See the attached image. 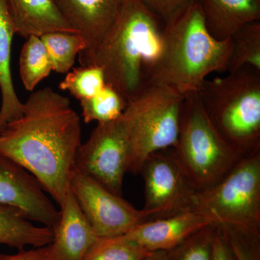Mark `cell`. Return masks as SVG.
Returning <instances> with one entry per match:
<instances>
[{
    "mask_svg": "<svg viewBox=\"0 0 260 260\" xmlns=\"http://www.w3.org/2000/svg\"><path fill=\"white\" fill-rule=\"evenodd\" d=\"M173 150L198 192L217 184L244 157L219 134L198 92L184 96L179 136Z\"/></svg>",
    "mask_w": 260,
    "mask_h": 260,
    "instance_id": "5",
    "label": "cell"
},
{
    "mask_svg": "<svg viewBox=\"0 0 260 260\" xmlns=\"http://www.w3.org/2000/svg\"><path fill=\"white\" fill-rule=\"evenodd\" d=\"M59 206L60 217L53 230L49 260H83L99 237L84 215L70 188Z\"/></svg>",
    "mask_w": 260,
    "mask_h": 260,
    "instance_id": "13",
    "label": "cell"
},
{
    "mask_svg": "<svg viewBox=\"0 0 260 260\" xmlns=\"http://www.w3.org/2000/svg\"><path fill=\"white\" fill-rule=\"evenodd\" d=\"M216 224H210L191 234L167 251L170 260H212Z\"/></svg>",
    "mask_w": 260,
    "mask_h": 260,
    "instance_id": "25",
    "label": "cell"
},
{
    "mask_svg": "<svg viewBox=\"0 0 260 260\" xmlns=\"http://www.w3.org/2000/svg\"><path fill=\"white\" fill-rule=\"evenodd\" d=\"M208 31L225 41L248 24L260 21V0H199Z\"/></svg>",
    "mask_w": 260,
    "mask_h": 260,
    "instance_id": "16",
    "label": "cell"
},
{
    "mask_svg": "<svg viewBox=\"0 0 260 260\" xmlns=\"http://www.w3.org/2000/svg\"><path fill=\"white\" fill-rule=\"evenodd\" d=\"M15 30L5 0H0V131L10 121L21 116L23 103L20 102L12 78L11 49Z\"/></svg>",
    "mask_w": 260,
    "mask_h": 260,
    "instance_id": "17",
    "label": "cell"
},
{
    "mask_svg": "<svg viewBox=\"0 0 260 260\" xmlns=\"http://www.w3.org/2000/svg\"><path fill=\"white\" fill-rule=\"evenodd\" d=\"M198 93L212 124L238 153L260 151V70L245 67L208 78Z\"/></svg>",
    "mask_w": 260,
    "mask_h": 260,
    "instance_id": "4",
    "label": "cell"
},
{
    "mask_svg": "<svg viewBox=\"0 0 260 260\" xmlns=\"http://www.w3.org/2000/svg\"><path fill=\"white\" fill-rule=\"evenodd\" d=\"M184 96L167 85L150 84L121 114L128 143L127 172L139 174L149 155L177 145Z\"/></svg>",
    "mask_w": 260,
    "mask_h": 260,
    "instance_id": "6",
    "label": "cell"
},
{
    "mask_svg": "<svg viewBox=\"0 0 260 260\" xmlns=\"http://www.w3.org/2000/svg\"><path fill=\"white\" fill-rule=\"evenodd\" d=\"M143 2L165 23L199 0H143Z\"/></svg>",
    "mask_w": 260,
    "mask_h": 260,
    "instance_id": "27",
    "label": "cell"
},
{
    "mask_svg": "<svg viewBox=\"0 0 260 260\" xmlns=\"http://www.w3.org/2000/svg\"><path fill=\"white\" fill-rule=\"evenodd\" d=\"M40 39L47 51L53 70L61 74L69 73L77 56L86 49L83 37L76 32H49Z\"/></svg>",
    "mask_w": 260,
    "mask_h": 260,
    "instance_id": "20",
    "label": "cell"
},
{
    "mask_svg": "<svg viewBox=\"0 0 260 260\" xmlns=\"http://www.w3.org/2000/svg\"><path fill=\"white\" fill-rule=\"evenodd\" d=\"M51 70L52 64L40 38H28L19 59V72L25 88L32 91L38 84L49 76Z\"/></svg>",
    "mask_w": 260,
    "mask_h": 260,
    "instance_id": "19",
    "label": "cell"
},
{
    "mask_svg": "<svg viewBox=\"0 0 260 260\" xmlns=\"http://www.w3.org/2000/svg\"><path fill=\"white\" fill-rule=\"evenodd\" d=\"M160 20L143 0H124L112 26L91 49L81 51V66L103 70L106 84L129 103L148 85L161 49Z\"/></svg>",
    "mask_w": 260,
    "mask_h": 260,
    "instance_id": "2",
    "label": "cell"
},
{
    "mask_svg": "<svg viewBox=\"0 0 260 260\" xmlns=\"http://www.w3.org/2000/svg\"><path fill=\"white\" fill-rule=\"evenodd\" d=\"M210 224L216 223L205 214L188 210L167 218L146 220L124 236L150 252L169 251Z\"/></svg>",
    "mask_w": 260,
    "mask_h": 260,
    "instance_id": "12",
    "label": "cell"
},
{
    "mask_svg": "<svg viewBox=\"0 0 260 260\" xmlns=\"http://www.w3.org/2000/svg\"><path fill=\"white\" fill-rule=\"evenodd\" d=\"M68 23L91 49L112 26L124 0H54ZM84 50V51H85Z\"/></svg>",
    "mask_w": 260,
    "mask_h": 260,
    "instance_id": "14",
    "label": "cell"
},
{
    "mask_svg": "<svg viewBox=\"0 0 260 260\" xmlns=\"http://www.w3.org/2000/svg\"><path fill=\"white\" fill-rule=\"evenodd\" d=\"M75 165L77 171L121 196L128 165L127 138L121 116L98 123L88 140L80 145Z\"/></svg>",
    "mask_w": 260,
    "mask_h": 260,
    "instance_id": "9",
    "label": "cell"
},
{
    "mask_svg": "<svg viewBox=\"0 0 260 260\" xmlns=\"http://www.w3.org/2000/svg\"><path fill=\"white\" fill-rule=\"evenodd\" d=\"M104 72L96 66H81L68 73L59 84L61 90H68L81 101L96 95L105 86Z\"/></svg>",
    "mask_w": 260,
    "mask_h": 260,
    "instance_id": "24",
    "label": "cell"
},
{
    "mask_svg": "<svg viewBox=\"0 0 260 260\" xmlns=\"http://www.w3.org/2000/svg\"><path fill=\"white\" fill-rule=\"evenodd\" d=\"M149 253L121 235L99 238L83 260H142Z\"/></svg>",
    "mask_w": 260,
    "mask_h": 260,
    "instance_id": "23",
    "label": "cell"
},
{
    "mask_svg": "<svg viewBox=\"0 0 260 260\" xmlns=\"http://www.w3.org/2000/svg\"><path fill=\"white\" fill-rule=\"evenodd\" d=\"M70 188L99 238L124 235L147 220L143 210H137L120 195L76 169L72 174Z\"/></svg>",
    "mask_w": 260,
    "mask_h": 260,
    "instance_id": "10",
    "label": "cell"
},
{
    "mask_svg": "<svg viewBox=\"0 0 260 260\" xmlns=\"http://www.w3.org/2000/svg\"><path fill=\"white\" fill-rule=\"evenodd\" d=\"M212 260H236L223 231L217 224L213 240Z\"/></svg>",
    "mask_w": 260,
    "mask_h": 260,
    "instance_id": "28",
    "label": "cell"
},
{
    "mask_svg": "<svg viewBox=\"0 0 260 260\" xmlns=\"http://www.w3.org/2000/svg\"><path fill=\"white\" fill-rule=\"evenodd\" d=\"M232 39L219 41L208 31L199 3L164 23L161 49L148 85H167L184 95L199 91L213 73L226 72Z\"/></svg>",
    "mask_w": 260,
    "mask_h": 260,
    "instance_id": "3",
    "label": "cell"
},
{
    "mask_svg": "<svg viewBox=\"0 0 260 260\" xmlns=\"http://www.w3.org/2000/svg\"><path fill=\"white\" fill-rule=\"evenodd\" d=\"M15 34L28 39L52 32H77L54 0H5Z\"/></svg>",
    "mask_w": 260,
    "mask_h": 260,
    "instance_id": "15",
    "label": "cell"
},
{
    "mask_svg": "<svg viewBox=\"0 0 260 260\" xmlns=\"http://www.w3.org/2000/svg\"><path fill=\"white\" fill-rule=\"evenodd\" d=\"M192 210L260 236V151L242 157L221 180L197 192Z\"/></svg>",
    "mask_w": 260,
    "mask_h": 260,
    "instance_id": "7",
    "label": "cell"
},
{
    "mask_svg": "<svg viewBox=\"0 0 260 260\" xmlns=\"http://www.w3.org/2000/svg\"><path fill=\"white\" fill-rule=\"evenodd\" d=\"M80 145L79 116L68 98L51 88L31 93L21 116L0 131V155L26 169L59 205Z\"/></svg>",
    "mask_w": 260,
    "mask_h": 260,
    "instance_id": "1",
    "label": "cell"
},
{
    "mask_svg": "<svg viewBox=\"0 0 260 260\" xmlns=\"http://www.w3.org/2000/svg\"><path fill=\"white\" fill-rule=\"evenodd\" d=\"M0 205L17 208L30 220L54 230L60 212L26 169L0 155Z\"/></svg>",
    "mask_w": 260,
    "mask_h": 260,
    "instance_id": "11",
    "label": "cell"
},
{
    "mask_svg": "<svg viewBox=\"0 0 260 260\" xmlns=\"http://www.w3.org/2000/svg\"><path fill=\"white\" fill-rule=\"evenodd\" d=\"M218 225L223 231L236 260H260V236L242 229Z\"/></svg>",
    "mask_w": 260,
    "mask_h": 260,
    "instance_id": "26",
    "label": "cell"
},
{
    "mask_svg": "<svg viewBox=\"0 0 260 260\" xmlns=\"http://www.w3.org/2000/svg\"><path fill=\"white\" fill-rule=\"evenodd\" d=\"M226 72L250 67L260 70V21L248 24L232 38Z\"/></svg>",
    "mask_w": 260,
    "mask_h": 260,
    "instance_id": "21",
    "label": "cell"
},
{
    "mask_svg": "<svg viewBox=\"0 0 260 260\" xmlns=\"http://www.w3.org/2000/svg\"><path fill=\"white\" fill-rule=\"evenodd\" d=\"M0 260H49V245L24 249L15 254H0Z\"/></svg>",
    "mask_w": 260,
    "mask_h": 260,
    "instance_id": "29",
    "label": "cell"
},
{
    "mask_svg": "<svg viewBox=\"0 0 260 260\" xmlns=\"http://www.w3.org/2000/svg\"><path fill=\"white\" fill-rule=\"evenodd\" d=\"M142 260H170L167 251H150Z\"/></svg>",
    "mask_w": 260,
    "mask_h": 260,
    "instance_id": "30",
    "label": "cell"
},
{
    "mask_svg": "<svg viewBox=\"0 0 260 260\" xmlns=\"http://www.w3.org/2000/svg\"><path fill=\"white\" fill-rule=\"evenodd\" d=\"M30 221L20 210L0 205V245L22 251L27 246L39 248L51 244L52 229L34 225Z\"/></svg>",
    "mask_w": 260,
    "mask_h": 260,
    "instance_id": "18",
    "label": "cell"
},
{
    "mask_svg": "<svg viewBox=\"0 0 260 260\" xmlns=\"http://www.w3.org/2000/svg\"><path fill=\"white\" fill-rule=\"evenodd\" d=\"M85 123H105L116 120L125 110L127 102L119 92L106 84L96 95L80 101Z\"/></svg>",
    "mask_w": 260,
    "mask_h": 260,
    "instance_id": "22",
    "label": "cell"
},
{
    "mask_svg": "<svg viewBox=\"0 0 260 260\" xmlns=\"http://www.w3.org/2000/svg\"><path fill=\"white\" fill-rule=\"evenodd\" d=\"M145 182L147 220L192 210L198 191L178 161L173 148L149 155L140 172Z\"/></svg>",
    "mask_w": 260,
    "mask_h": 260,
    "instance_id": "8",
    "label": "cell"
}]
</instances>
